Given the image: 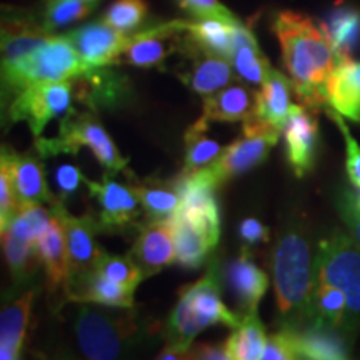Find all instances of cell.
I'll return each instance as SVG.
<instances>
[{"mask_svg":"<svg viewBox=\"0 0 360 360\" xmlns=\"http://www.w3.org/2000/svg\"><path fill=\"white\" fill-rule=\"evenodd\" d=\"M274 32L281 44L282 60L289 72L297 101L317 112L327 107V82L342 58L317 22L292 11L278 12Z\"/></svg>","mask_w":360,"mask_h":360,"instance_id":"obj_1","label":"cell"},{"mask_svg":"<svg viewBox=\"0 0 360 360\" xmlns=\"http://www.w3.org/2000/svg\"><path fill=\"white\" fill-rule=\"evenodd\" d=\"M274 289L278 321L285 328H304L312 323L315 294V260L300 229H289L278 237L272 254Z\"/></svg>","mask_w":360,"mask_h":360,"instance_id":"obj_2","label":"cell"},{"mask_svg":"<svg viewBox=\"0 0 360 360\" xmlns=\"http://www.w3.org/2000/svg\"><path fill=\"white\" fill-rule=\"evenodd\" d=\"M240 322V315L231 312L222 302L219 262L212 260L204 277L180 287L179 302L170 312L165 326V339L170 349L177 350L184 359H187L193 339L205 327L222 323L233 330Z\"/></svg>","mask_w":360,"mask_h":360,"instance_id":"obj_3","label":"cell"},{"mask_svg":"<svg viewBox=\"0 0 360 360\" xmlns=\"http://www.w3.org/2000/svg\"><path fill=\"white\" fill-rule=\"evenodd\" d=\"M75 340L84 357L92 360L119 359L142 337V323L130 309H92L80 305L72 321Z\"/></svg>","mask_w":360,"mask_h":360,"instance_id":"obj_4","label":"cell"},{"mask_svg":"<svg viewBox=\"0 0 360 360\" xmlns=\"http://www.w3.org/2000/svg\"><path fill=\"white\" fill-rule=\"evenodd\" d=\"M94 67L85 64L67 35H51L20 64L2 70L4 90L17 94L34 84L62 82L84 75Z\"/></svg>","mask_w":360,"mask_h":360,"instance_id":"obj_5","label":"cell"},{"mask_svg":"<svg viewBox=\"0 0 360 360\" xmlns=\"http://www.w3.org/2000/svg\"><path fill=\"white\" fill-rule=\"evenodd\" d=\"M89 147L105 169L107 175H115L127 169L129 159L120 155L119 148L92 112H67L58 125V135L52 139H37L35 148L42 157L57 154H77Z\"/></svg>","mask_w":360,"mask_h":360,"instance_id":"obj_6","label":"cell"},{"mask_svg":"<svg viewBox=\"0 0 360 360\" xmlns=\"http://www.w3.org/2000/svg\"><path fill=\"white\" fill-rule=\"evenodd\" d=\"M315 282L330 283L347 299L344 330L360 327V244L352 236L335 231L319 244Z\"/></svg>","mask_w":360,"mask_h":360,"instance_id":"obj_7","label":"cell"},{"mask_svg":"<svg viewBox=\"0 0 360 360\" xmlns=\"http://www.w3.org/2000/svg\"><path fill=\"white\" fill-rule=\"evenodd\" d=\"M282 130L276 125L269 124L267 120L252 115L244 120L242 137L229 147H224L222 155L209 165L207 172L212 175L215 184L227 182L232 177L254 169L255 165L262 164L269 157L270 148L278 142Z\"/></svg>","mask_w":360,"mask_h":360,"instance_id":"obj_8","label":"cell"},{"mask_svg":"<svg viewBox=\"0 0 360 360\" xmlns=\"http://www.w3.org/2000/svg\"><path fill=\"white\" fill-rule=\"evenodd\" d=\"M52 214L60 220L62 227L65 232L67 244V260H69V277H67L65 299L79 289L89 276L96 272L97 257L102 249L96 244V233L102 231L98 217L85 214L75 217L67 212L64 207V200L58 199L52 204Z\"/></svg>","mask_w":360,"mask_h":360,"instance_id":"obj_9","label":"cell"},{"mask_svg":"<svg viewBox=\"0 0 360 360\" xmlns=\"http://www.w3.org/2000/svg\"><path fill=\"white\" fill-rule=\"evenodd\" d=\"M74 79L62 82L34 84L20 90L8 105L12 122H27L35 137L42 134L45 125L57 117L70 112Z\"/></svg>","mask_w":360,"mask_h":360,"instance_id":"obj_10","label":"cell"},{"mask_svg":"<svg viewBox=\"0 0 360 360\" xmlns=\"http://www.w3.org/2000/svg\"><path fill=\"white\" fill-rule=\"evenodd\" d=\"M44 157L35 152H19L12 150L11 147L2 146V155H0V165L7 169L11 177L13 192L20 207L25 204H56L58 199L52 195L45 182L44 172Z\"/></svg>","mask_w":360,"mask_h":360,"instance_id":"obj_11","label":"cell"},{"mask_svg":"<svg viewBox=\"0 0 360 360\" xmlns=\"http://www.w3.org/2000/svg\"><path fill=\"white\" fill-rule=\"evenodd\" d=\"M287 162L297 177H305L315 165L319 146L317 112L304 103H294L282 129Z\"/></svg>","mask_w":360,"mask_h":360,"instance_id":"obj_12","label":"cell"},{"mask_svg":"<svg viewBox=\"0 0 360 360\" xmlns=\"http://www.w3.org/2000/svg\"><path fill=\"white\" fill-rule=\"evenodd\" d=\"M84 186L101 205L98 222L103 232L125 231L130 225H135V220L141 217V202L130 186H120L107 174L102 182H94L84 175Z\"/></svg>","mask_w":360,"mask_h":360,"instance_id":"obj_13","label":"cell"},{"mask_svg":"<svg viewBox=\"0 0 360 360\" xmlns=\"http://www.w3.org/2000/svg\"><path fill=\"white\" fill-rule=\"evenodd\" d=\"M179 49L192 62V69L182 75V80L193 92L200 96H210L217 90L227 87L236 79L233 67L229 58L205 51L186 34H179Z\"/></svg>","mask_w":360,"mask_h":360,"instance_id":"obj_14","label":"cell"},{"mask_svg":"<svg viewBox=\"0 0 360 360\" xmlns=\"http://www.w3.org/2000/svg\"><path fill=\"white\" fill-rule=\"evenodd\" d=\"M65 35L90 67H107L120 62L132 40V34L120 32L103 20L79 27Z\"/></svg>","mask_w":360,"mask_h":360,"instance_id":"obj_15","label":"cell"},{"mask_svg":"<svg viewBox=\"0 0 360 360\" xmlns=\"http://www.w3.org/2000/svg\"><path fill=\"white\" fill-rule=\"evenodd\" d=\"M130 257L142 270L143 277L159 274L165 265L175 262V240L170 220L147 222L139 225V236L135 238Z\"/></svg>","mask_w":360,"mask_h":360,"instance_id":"obj_16","label":"cell"},{"mask_svg":"<svg viewBox=\"0 0 360 360\" xmlns=\"http://www.w3.org/2000/svg\"><path fill=\"white\" fill-rule=\"evenodd\" d=\"M179 34L180 30L175 20L134 32L120 62L142 69L160 65L179 47Z\"/></svg>","mask_w":360,"mask_h":360,"instance_id":"obj_17","label":"cell"},{"mask_svg":"<svg viewBox=\"0 0 360 360\" xmlns=\"http://www.w3.org/2000/svg\"><path fill=\"white\" fill-rule=\"evenodd\" d=\"M51 32L42 22L19 12L15 15L8 13L2 20V70L20 64L40 45L47 42Z\"/></svg>","mask_w":360,"mask_h":360,"instance_id":"obj_18","label":"cell"},{"mask_svg":"<svg viewBox=\"0 0 360 360\" xmlns=\"http://www.w3.org/2000/svg\"><path fill=\"white\" fill-rule=\"evenodd\" d=\"M169 220L172 225L175 254H177L175 262L186 269H199L217 245L219 238L179 210Z\"/></svg>","mask_w":360,"mask_h":360,"instance_id":"obj_19","label":"cell"},{"mask_svg":"<svg viewBox=\"0 0 360 360\" xmlns=\"http://www.w3.org/2000/svg\"><path fill=\"white\" fill-rule=\"evenodd\" d=\"M227 278L240 309L238 315L242 317V315L257 312L259 302L269 287V277L262 269L257 267L245 247L242 249L240 255L229 265Z\"/></svg>","mask_w":360,"mask_h":360,"instance_id":"obj_20","label":"cell"},{"mask_svg":"<svg viewBox=\"0 0 360 360\" xmlns=\"http://www.w3.org/2000/svg\"><path fill=\"white\" fill-rule=\"evenodd\" d=\"M327 102L342 117L360 124V62L342 60L327 82Z\"/></svg>","mask_w":360,"mask_h":360,"instance_id":"obj_21","label":"cell"},{"mask_svg":"<svg viewBox=\"0 0 360 360\" xmlns=\"http://www.w3.org/2000/svg\"><path fill=\"white\" fill-rule=\"evenodd\" d=\"M259 92L247 89L244 85H229L217 92L205 96L204 112L205 120L217 122H238L254 115L257 109Z\"/></svg>","mask_w":360,"mask_h":360,"instance_id":"obj_22","label":"cell"},{"mask_svg":"<svg viewBox=\"0 0 360 360\" xmlns=\"http://www.w3.org/2000/svg\"><path fill=\"white\" fill-rule=\"evenodd\" d=\"M40 262L44 264L49 290H62L65 295L67 277H69V260H67L65 232L60 220L53 215L52 222L37 240Z\"/></svg>","mask_w":360,"mask_h":360,"instance_id":"obj_23","label":"cell"},{"mask_svg":"<svg viewBox=\"0 0 360 360\" xmlns=\"http://www.w3.org/2000/svg\"><path fill=\"white\" fill-rule=\"evenodd\" d=\"M34 295V290H27L15 300L4 305L0 314V359L2 360L20 359Z\"/></svg>","mask_w":360,"mask_h":360,"instance_id":"obj_24","label":"cell"},{"mask_svg":"<svg viewBox=\"0 0 360 360\" xmlns=\"http://www.w3.org/2000/svg\"><path fill=\"white\" fill-rule=\"evenodd\" d=\"M231 64L237 77L252 85H262L272 69L269 58L260 51L255 35L242 22L233 29Z\"/></svg>","mask_w":360,"mask_h":360,"instance_id":"obj_25","label":"cell"},{"mask_svg":"<svg viewBox=\"0 0 360 360\" xmlns=\"http://www.w3.org/2000/svg\"><path fill=\"white\" fill-rule=\"evenodd\" d=\"M292 92H294L292 79L283 75L282 72L270 69L267 79H265L259 92L257 109H255L254 115L267 120L269 124L282 130L287 117L290 114L292 105H294L290 98Z\"/></svg>","mask_w":360,"mask_h":360,"instance_id":"obj_26","label":"cell"},{"mask_svg":"<svg viewBox=\"0 0 360 360\" xmlns=\"http://www.w3.org/2000/svg\"><path fill=\"white\" fill-rule=\"evenodd\" d=\"M175 24L180 32L191 37L202 49L231 60L233 29L237 24H229L219 19H195V17L193 20H175Z\"/></svg>","mask_w":360,"mask_h":360,"instance_id":"obj_27","label":"cell"},{"mask_svg":"<svg viewBox=\"0 0 360 360\" xmlns=\"http://www.w3.org/2000/svg\"><path fill=\"white\" fill-rule=\"evenodd\" d=\"M295 345L299 359L339 360L349 357L345 340L332 328L314 326L299 328L295 330Z\"/></svg>","mask_w":360,"mask_h":360,"instance_id":"obj_28","label":"cell"},{"mask_svg":"<svg viewBox=\"0 0 360 360\" xmlns=\"http://www.w3.org/2000/svg\"><path fill=\"white\" fill-rule=\"evenodd\" d=\"M134 292L135 290L110 281L96 270L69 297V302H92L105 305V307L134 309Z\"/></svg>","mask_w":360,"mask_h":360,"instance_id":"obj_29","label":"cell"},{"mask_svg":"<svg viewBox=\"0 0 360 360\" xmlns=\"http://www.w3.org/2000/svg\"><path fill=\"white\" fill-rule=\"evenodd\" d=\"M267 334L257 312L242 315V322L224 342L229 360H259L262 359Z\"/></svg>","mask_w":360,"mask_h":360,"instance_id":"obj_30","label":"cell"},{"mask_svg":"<svg viewBox=\"0 0 360 360\" xmlns=\"http://www.w3.org/2000/svg\"><path fill=\"white\" fill-rule=\"evenodd\" d=\"M139 202H141L143 214L148 222H159L174 217L180 207V197L172 182L164 186L160 182H132L130 184Z\"/></svg>","mask_w":360,"mask_h":360,"instance_id":"obj_31","label":"cell"},{"mask_svg":"<svg viewBox=\"0 0 360 360\" xmlns=\"http://www.w3.org/2000/svg\"><path fill=\"white\" fill-rule=\"evenodd\" d=\"M209 120L200 117L191 125L186 134V160H184L182 174H195L199 170L212 165L222 155L224 147H220L214 139L207 137Z\"/></svg>","mask_w":360,"mask_h":360,"instance_id":"obj_32","label":"cell"},{"mask_svg":"<svg viewBox=\"0 0 360 360\" xmlns=\"http://www.w3.org/2000/svg\"><path fill=\"white\" fill-rule=\"evenodd\" d=\"M2 247L6 254L8 270L15 283L29 282L35 276L40 262L37 244L13 236L12 232L2 231Z\"/></svg>","mask_w":360,"mask_h":360,"instance_id":"obj_33","label":"cell"},{"mask_svg":"<svg viewBox=\"0 0 360 360\" xmlns=\"http://www.w3.org/2000/svg\"><path fill=\"white\" fill-rule=\"evenodd\" d=\"M345 314H347V299L344 292L330 283H317L314 294V317L310 326L344 330Z\"/></svg>","mask_w":360,"mask_h":360,"instance_id":"obj_34","label":"cell"},{"mask_svg":"<svg viewBox=\"0 0 360 360\" xmlns=\"http://www.w3.org/2000/svg\"><path fill=\"white\" fill-rule=\"evenodd\" d=\"M342 58H350L360 42V11L355 7H339L322 24Z\"/></svg>","mask_w":360,"mask_h":360,"instance_id":"obj_35","label":"cell"},{"mask_svg":"<svg viewBox=\"0 0 360 360\" xmlns=\"http://www.w3.org/2000/svg\"><path fill=\"white\" fill-rule=\"evenodd\" d=\"M97 2H84V0H47L42 24L49 32L60 29L70 22L85 19L96 11Z\"/></svg>","mask_w":360,"mask_h":360,"instance_id":"obj_36","label":"cell"},{"mask_svg":"<svg viewBox=\"0 0 360 360\" xmlns=\"http://www.w3.org/2000/svg\"><path fill=\"white\" fill-rule=\"evenodd\" d=\"M96 270L101 272L102 276L110 278V281L120 283L124 287H129L132 290L137 289L139 283L146 278L142 270L137 267V264L134 262L130 255H127V257H124V255H112L105 250H101V254H98Z\"/></svg>","mask_w":360,"mask_h":360,"instance_id":"obj_37","label":"cell"},{"mask_svg":"<svg viewBox=\"0 0 360 360\" xmlns=\"http://www.w3.org/2000/svg\"><path fill=\"white\" fill-rule=\"evenodd\" d=\"M147 4L143 0H115L103 13L102 20L124 34H130L147 19Z\"/></svg>","mask_w":360,"mask_h":360,"instance_id":"obj_38","label":"cell"},{"mask_svg":"<svg viewBox=\"0 0 360 360\" xmlns=\"http://www.w3.org/2000/svg\"><path fill=\"white\" fill-rule=\"evenodd\" d=\"M326 114L334 120L342 135H344L345 154H347L345 155V167H347V174H349L350 182H352V186L357 188V191H360V146L352 135H350L347 124L344 122V119H342L339 112L332 109V107H326Z\"/></svg>","mask_w":360,"mask_h":360,"instance_id":"obj_39","label":"cell"},{"mask_svg":"<svg viewBox=\"0 0 360 360\" xmlns=\"http://www.w3.org/2000/svg\"><path fill=\"white\" fill-rule=\"evenodd\" d=\"M299 359L295 345L294 328L282 327L276 334L267 337L262 360H292Z\"/></svg>","mask_w":360,"mask_h":360,"instance_id":"obj_40","label":"cell"},{"mask_svg":"<svg viewBox=\"0 0 360 360\" xmlns=\"http://www.w3.org/2000/svg\"><path fill=\"white\" fill-rule=\"evenodd\" d=\"M180 7L187 11L195 19H219L229 24H238L233 13L219 0H177Z\"/></svg>","mask_w":360,"mask_h":360,"instance_id":"obj_41","label":"cell"},{"mask_svg":"<svg viewBox=\"0 0 360 360\" xmlns=\"http://www.w3.org/2000/svg\"><path fill=\"white\" fill-rule=\"evenodd\" d=\"M19 209L20 204L17 200L15 192H13L7 169L0 165V231L7 229V225L19 212Z\"/></svg>","mask_w":360,"mask_h":360,"instance_id":"obj_42","label":"cell"},{"mask_svg":"<svg viewBox=\"0 0 360 360\" xmlns=\"http://www.w3.org/2000/svg\"><path fill=\"white\" fill-rule=\"evenodd\" d=\"M337 209H339V214L349 227L352 237L360 244V202L357 195L349 191H344L339 195V200H337Z\"/></svg>","mask_w":360,"mask_h":360,"instance_id":"obj_43","label":"cell"},{"mask_svg":"<svg viewBox=\"0 0 360 360\" xmlns=\"http://www.w3.org/2000/svg\"><path fill=\"white\" fill-rule=\"evenodd\" d=\"M84 184V174L74 165H62L57 170V186L60 191V200H65Z\"/></svg>","mask_w":360,"mask_h":360,"instance_id":"obj_44","label":"cell"},{"mask_svg":"<svg viewBox=\"0 0 360 360\" xmlns=\"http://www.w3.org/2000/svg\"><path fill=\"white\" fill-rule=\"evenodd\" d=\"M238 233L244 238L245 244L254 245L259 242H267L270 237L269 229L257 219H244L242 220L240 227H238Z\"/></svg>","mask_w":360,"mask_h":360,"instance_id":"obj_45","label":"cell"},{"mask_svg":"<svg viewBox=\"0 0 360 360\" xmlns=\"http://www.w3.org/2000/svg\"><path fill=\"white\" fill-rule=\"evenodd\" d=\"M187 359H207V360H229L227 350L222 344H199L191 345L187 352Z\"/></svg>","mask_w":360,"mask_h":360,"instance_id":"obj_46","label":"cell"},{"mask_svg":"<svg viewBox=\"0 0 360 360\" xmlns=\"http://www.w3.org/2000/svg\"><path fill=\"white\" fill-rule=\"evenodd\" d=\"M355 195H357V199H359V202H360V191L355 192Z\"/></svg>","mask_w":360,"mask_h":360,"instance_id":"obj_47","label":"cell"},{"mask_svg":"<svg viewBox=\"0 0 360 360\" xmlns=\"http://www.w3.org/2000/svg\"><path fill=\"white\" fill-rule=\"evenodd\" d=\"M84 2H98V0H84Z\"/></svg>","mask_w":360,"mask_h":360,"instance_id":"obj_48","label":"cell"}]
</instances>
